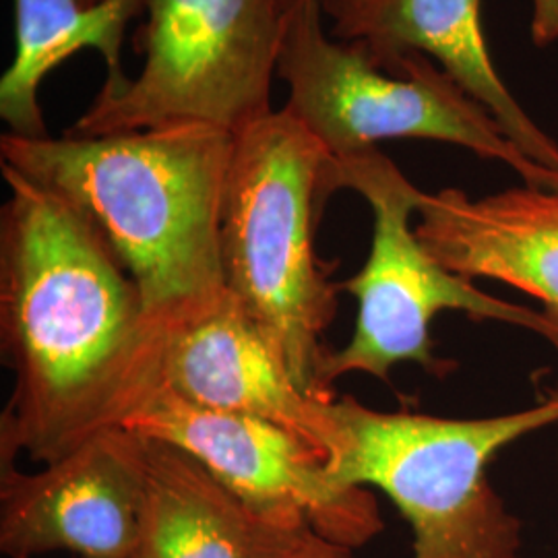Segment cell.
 Listing matches in <instances>:
<instances>
[{"label": "cell", "mask_w": 558, "mask_h": 558, "mask_svg": "<svg viewBox=\"0 0 558 558\" xmlns=\"http://www.w3.org/2000/svg\"><path fill=\"white\" fill-rule=\"evenodd\" d=\"M320 0H302L288 27L278 77L288 110L336 158L359 156L383 140H430L459 145L515 170L527 186L558 191V174L521 154L497 119L458 81L422 52L396 69L373 59L359 41L323 32Z\"/></svg>", "instance_id": "5b68a950"}, {"label": "cell", "mask_w": 558, "mask_h": 558, "mask_svg": "<svg viewBox=\"0 0 558 558\" xmlns=\"http://www.w3.org/2000/svg\"><path fill=\"white\" fill-rule=\"evenodd\" d=\"M124 428L197 459L267 525H311L352 550L383 530L377 499L338 484L319 451L278 424L205 410L161 385Z\"/></svg>", "instance_id": "ba28073f"}, {"label": "cell", "mask_w": 558, "mask_h": 558, "mask_svg": "<svg viewBox=\"0 0 558 558\" xmlns=\"http://www.w3.org/2000/svg\"><path fill=\"white\" fill-rule=\"evenodd\" d=\"M161 385L205 410L288 428L315 447L325 463L338 451L333 401L300 389L274 341L230 294L214 313L172 336Z\"/></svg>", "instance_id": "30bf717a"}, {"label": "cell", "mask_w": 558, "mask_h": 558, "mask_svg": "<svg viewBox=\"0 0 558 558\" xmlns=\"http://www.w3.org/2000/svg\"><path fill=\"white\" fill-rule=\"evenodd\" d=\"M416 216V236L442 267L518 288L558 323V191L523 184L472 199L442 189L420 195Z\"/></svg>", "instance_id": "8fae6325"}, {"label": "cell", "mask_w": 558, "mask_h": 558, "mask_svg": "<svg viewBox=\"0 0 558 558\" xmlns=\"http://www.w3.org/2000/svg\"><path fill=\"white\" fill-rule=\"evenodd\" d=\"M15 59L0 80V119L20 137H50L41 114L40 85L66 59L94 48L106 60L108 77L100 94H117L129 77L122 71V40L145 0H13Z\"/></svg>", "instance_id": "5bb4252c"}, {"label": "cell", "mask_w": 558, "mask_h": 558, "mask_svg": "<svg viewBox=\"0 0 558 558\" xmlns=\"http://www.w3.org/2000/svg\"><path fill=\"white\" fill-rule=\"evenodd\" d=\"M333 193V156L288 110L236 133L221 211L226 292L274 341L300 389L319 401H336L323 366L339 283L315 244Z\"/></svg>", "instance_id": "3957f363"}, {"label": "cell", "mask_w": 558, "mask_h": 558, "mask_svg": "<svg viewBox=\"0 0 558 558\" xmlns=\"http://www.w3.org/2000/svg\"><path fill=\"white\" fill-rule=\"evenodd\" d=\"M331 36L359 41L383 66L422 52L459 85L542 168L558 174V145L525 114L493 64L482 36L480 0H350L329 15Z\"/></svg>", "instance_id": "7c38bea8"}, {"label": "cell", "mask_w": 558, "mask_h": 558, "mask_svg": "<svg viewBox=\"0 0 558 558\" xmlns=\"http://www.w3.org/2000/svg\"><path fill=\"white\" fill-rule=\"evenodd\" d=\"M147 442L119 426L38 472L0 459V553L131 558L147 486Z\"/></svg>", "instance_id": "9c48e42d"}, {"label": "cell", "mask_w": 558, "mask_h": 558, "mask_svg": "<svg viewBox=\"0 0 558 558\" xmlns=\"http://www.w3.org/2000/svg\"><path fill=\"white\" fill-rule=\"evenodd\" d=\"M333 184L360 193L373 209V244L356 276L339 283V292L359 302L356 325L341 350H331L323 366V383L362 373L389 385L401 362H416L445 377L456 362L437 359L430 323L442 311H461L472 319L500 320L525 327L558 350V323L546 313L486 294L470 279L442 267L412 228L418 191L379 149L350 158H333Z\"/></svg>", "instance_id": "52a82bcc"}, {"label": "cell", "mask_w": 558, "mask_h": 558, "mask_svg": "<svg viewBox=\"0 0 558 558\" xmlns=\"http://www.w3.org/2000/svg\"><path fill=\"white\" fill-rule=\"evenodd\" d=\"M234 133L170 124L108 137H0L2 163L75 203L98 226L170 339L226 299L221 211Z\"/></svg>", "instance_id": "7a4b0ae2"}, {"label": "cell", "mask_w": 558, "mask_h": 558, "mask_svg": "<svg viewBox=\"0 0 558 558\" xmlns=\"http://www.w3.org/2000/svg\"><path fill=\"white\" fill-rule=\"evenodd\" d=\"M0 343L15 385L0 459L50 463L140 414L161 387L168 339L98 226L0 163Z\"/></svg>", "instance_id": "6da1fadb"}, {"label": "cell", "mask_w": 558, "mask_h": 558, "mask_svg": "<svg viewBox=\"0 0 558 558\" xmlns=\"http://www.w3.org/2000/svg\"><path fill=\"white\" fill-rule=\"evenodd\" d=\"M532 38L539 48L558 40V0H534Z\"/></svg>", "instance_id": "2e32d148"}, {"label": "cell", "mask_w": 558, "mask_h": 558, "mask_svg": "<svg viewBox=\"0 0 558 558\" xmlns=\"http://www.w3.org/2000/svg\"><path fill=\"white\" fill-rule=\"evenodd\" d=\"M302 0H145L133 38L140 77L98 94L69 137H108L170 124L240 133L271 114V85Z\"/></svg>", "instance_id": "8992f818"}, {"label": "cell", "mask_w": 558, "mask_h": 558, "mask_svg": "<svg viewBox=\"0 0 558 558\" xmlns=\"http://www.w3.org/2000/svg\"><path fill=\"white\" fill-rule=\"evenodd\" d=\"M260 558H354L352 548L323 538L311 525L278 527L265 523Z\"/></svg>", "instance_id": "9a60e30c"}, {"label": "cell", "mask_w": 558, "mask_h": 558, "mask_svg": "<svg viewBox=\"0 0 558 558\" xmlns=\"http://www.w3.org/2000/svg\"><path fill=\"white\" fill-rule=\"evenodd\" d=\"M338 451L325 463L341 486H375L414 532V558H519L521 521L486 468L507 445L558 422V396L515 414L440 418L333 401Z\"/></svg>", "instance_id": "277c9868"}, {"label": "cell", "mask_w": 558, "mask_h": 558, "mask_svg": "<svg viewBox=\"0 0 558 558\" xmlns=\"http://www.w3.org/2000/svg\"><path fill=\"white\" fill-rule=\"evenodd\" d=\"M96 2H100V0H81V4H83V7H94Z\"/></svg>", "instance_id": "ac0fdd59"}, {"label": "cell", "mask_w": 558, "mask_h": 558, "mask_svg": "<svg viewBox=\"0 0 558 558\" xmlns=\"http://www.w3.org/2000/svg\"><path fill=\"white\" fill-rule=\"evenodd\" d=\"M345 2H350V0H320V7H323L325 15H331V13L338 11L339 7H343Z\"/></svg>", "instance_id": "e0dca14e"}, {"label": "cell", "mask_w": 558, "mask_h": 558, "mask_svg": "<svg viewBox=\"0 0 558 558\" xmlns=\"http://www.w3.org/2000/svg\"><path fill=\"white\" fill-rule=\"evenodd\" d=\"M147 440V486L131 558H260L265 523L197 459Z\"/></svg>", "instance_id": "4fadbf2b"}]
</instances>
